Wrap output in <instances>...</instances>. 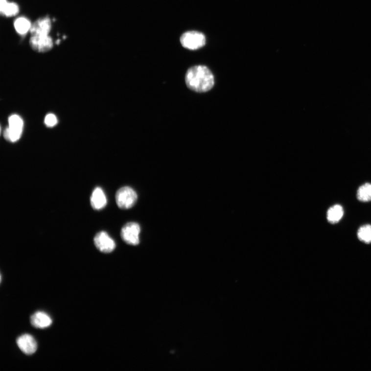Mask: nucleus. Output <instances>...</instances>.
Returning a JSON list of instances; mask_svg holds the SVG:
<instances>
[{
  "label": "nucleus",
  "mask_w": 371,
  "mask_h": 371,
  "mask_svg": "<svg viewBox=\"0 0 371 371\" xmlns=\"http://www.w3.org/2000/svg\"><path fill=\"white\" fill-rule=\"evenodd\" d=\"M185 81L190 90L203 93L212 89L214 77L208 67L198 65L189 68L186 74Z\"/></svg>",
  "instance_id": "1"
},
{
  "label": "nucleus",
  "mask_w": 371,
  "mask_h": 371,
  "mask_svg": "<svg viewBox=\"0 0 371 371\" xmlns=\"http://www.w3.org/2000/svg\"><path fill=\"white\" fill-rule=\"evenodd\" d=\"M180 42L185 48L196 50L206 45L207 39L202 33L191 31L184 33L180 38Z\"/></svg>",
  "instance_id": "2"
},
{
  "label": "nucleus",
  "mask_w": 371,
  "mask_h": 371,
  "mask_svg": "<svg viewBox=\"0 0 371 371\" xmlns=\"http://www.w3.org/2000/svg\"><path fill=\"white\" fill-rule=\"evenodd\" d=\"M138 199V194L132 188L128 186L121 188L116 194L117 206L122 209H129L133 207Z\"/></svg>",
  "instance_id": "3"
},
{
  "label": "nucleus",
  "mask_w": 371,
  "mask_h": 371,
  "mask_svg": "<svg viewBox=\"0 0 371 371\" xmlns=\"http://www.w3.org/2000/svg\"><path fill=\"white\" fill-rule=\"evenodd\" d=\"M9 126L4 131V137L6 140L16 142L21 139L23 128V122L21 116L12 115L8 119Z\"/></svg>",
  "instance_id": "4"
},
{
  "label": "nucleus",
  "mask_w": 371,
  "mask_h": 371,
  "mask_svg": "<svg viewBox=\"0 0 371 371\" xmlns=\"http://www.w3.org/2000/svg\"><path fill=\"white\" fill-rule=\"evenodd\" d=\"M140 227L136 222H129L125 224L121 231L122 240L128 245L137 246L140 242Z\"/></svg>",
  "instance_id": "5"
},
{
  "label": "nucleus",
  "mask_w": 371,
  "mask_h": 371,
  "mask_svg": "<svg viewBox=\"0 0 371 371\" xmlns=\"http://www.w3.org/2000/svg\"><path fill=\"white\" fill-rule=\"evenodd\" d=\"M94 245L100 251L105 253L112 252L116 248L115 241L105 232L97 233L94 238Z\"/></svg>",
  "instance_id": "6"
},
{
  "label": "nucleus",
  "mask_w": 371,
  "mask_h": 371,
  "mask_svg": "<svg viewBox=\"0 0 371 371\" xmlns=\"http://www.w3.org/2000/svg\"><path fill=\"white\" fill-rule=\"evenodd\" d=\"M30 45L34 51L44 53L49 51L53 47V42L51 37L47 36H32Z\"/></svg>",
  "instance_id": "7"
},
{
  "label": "nucleus",
  "mask_w": 371,
  "mask_h": 371,
  "mask_svg": "<svg viewBox=\"0 0 371 371\" xmlns=\"http://www.w3.org/2000/svg\"><path fill=\"white\" fill-rule=\"evenodd\" d=\"M52 24L48 17L38 19L31 26L30 33L32 36H47L51 30Z\"/></svg>",
  "instance_id": "8"
},
{
  "label": "nucleus",
  "mask_w": 371,
  "mask_h": 371,
  "mask_svg": "<svg viewBox=\"0 0 371 371\" xmlns=\"http://www.w3.org/2000/svg\"><path fill=\"white\" fill-rule=\"evenodd\" d=\"M17 344L19 348L26 355L34 354L37 349L36 341L30 335L24 334L19 337L17 340Z\"/></svg>",
  "instance_id": "9"
},
{
  "label": "nucleus",
  "mask_w": 371,
  "mask_h": 371,
  "mask_svg": "<svg viewBox=\"0 0 371 371\" xmlns=\"http://www.w3.org/2000/svg\"><path fill=\"white\" fill-rule=\"evenodd\" d=\"M31 322L34 327L44 329L49 327L52 325V320L45 312L38 311L31 317Z\"/></svg>",
  "instance_id": "10"
},
{
  "label": "nucleus",
  "mask_w": 371,
  "mask_h": 371,
  "mask_svg": "<svg viewBox=\"0 0 371 371\" xmlns=\"http://www.w3.org/2000/svg\"><path fill=\"white\" fill-rule=\"evenodd\" d=\"M91 202L93 208L95 210H101L106 207L107 198L102 188L96 187L94 189L91 198Z\"/></svg>",
  "instance_id": "11"
},
{
  "label": "nucleus",
  "mask_w": 371,
  "mask_h": 371,
  "mask_svg": "<svg viewBox=\"0 0 371 371\" xmlns=\"http://www.w3.org/2000/svg\"><path fill=\"white\" fill-rule=\"evenodd\" d=\"M344 214V209L343 207L339 204H335L330 207L327 211V220L332 224L338 223Z\"/></svg>",
  "instance_id": "12"
},
{
  "label": "nucleus",
  "mask_w": 371,
  "mask_h": 371,
  "mask_svg": "<svg viewBox=\"0 0 371 371\" xmlns=\"http://www.w3.org/2000/svg\"><path fill=\"white\" fill-rule=\"evenodd\" d=\"M357 199L362 202L371 201V184L366 183L360 186L357 191Z\"/></svg>",
  "instance_id": "13"
},
{
  "label": "nucleus",
  "mask_w": 371,
  "mask_h": 371,
  "mask_svg": "<svg viewBox=\"0 0 371 371\" xmlns=\"http://www.w3.org/2000/svg\"><path fill=\"white\" fill-rule=\"evenodd\" d=\"M31 26V22L24 17L18 18L14 23L16 31L21 35H25L30 31Z\"/></svg>",
  "instance_id": "14"
},
{
  "label": "nucleus",
  "mask_w": 371,
  "mask_h": 371,
  "mask_svg": "<svg viewBox=\"0 0 371 371\" xmlns=\"http://www.w3.org/2000/svg\"><path fill=\"white\" fill-rule=\"evenodd\" d=\"M357 235L358 239L366 244L371 243V225L365 224L359 228Z\"/></svg>",
  "instance_id": "15"
},
{
  "label": "nucleus",
  "mask_w": 371,
  "mask_h": 371,
  "mask_svg": "<svg viewBox=\"0 0 371 371\" xmlns=\"http://www.w3.org/2000/svg\"><path fill=\"white\" fill-rule=\"evenodd\" d=\"M19 12L18 5L14 2L7 3L1 12L2 15L6 17H13L17 15Z\"/></svg>",
  "instance_id": "16"
},
{
  "label": "nucleus",
  "mask_w": 371,
  "mask_h": 371,
  "mask_svg": "<svg viewBox=\"0 0 371 371\" xmlns=\"http://www.w3.org/2000/svg\"><path fill=\"white\" fill-rule=\"evenodd\" d=\"M45 123L47 127L54 126L57 123V119L56 116L52 114H48L46 116Z\"/></svg>",
  "instance_id": "17"
},
{
  "label": "nucleus",
  "mask_w": 371,
  "mask_h": 371,
  "mask_svg": "<svg viewBox=\"0 0 371 371\" xmlns=\"http://www.w3.org/2000/svg\"><path fill=\"white\" fill-rule=\"evenodd\" d=\"M8 2L6 0H0V12H1Z\"/></svg>",
  "instance_id": "18"
}]
</instances>
